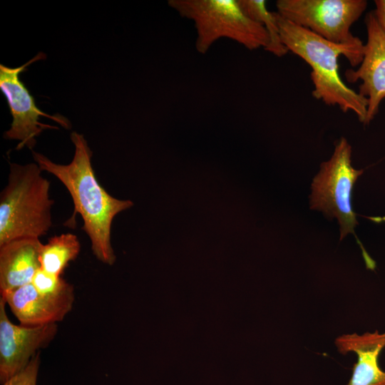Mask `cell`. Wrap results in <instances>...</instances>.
I'll use <instances>...</instances> for the list:
<instances>
[{
  "instance_id": "6da1fadb",
  "label": "cell",
  "mask_w": 385,
  "mask_h": 385,
  "mask_svg": "<svg viewBox=\"0 0 385 385\" xmlns=\"http://www.w3.org/2000/svg\"><path fill=\"white\" fill-rule=\"evenodd\" d=\"M71 140L75 152L70 163H56L32 150L34 160L42 171L52 174L64 185L74 205L72 217L76 213L81 216L82 230L91 240L94 256L112 266L116 260L111 244L113 220L119 212L131 207L133 202L113 197L98 183L91 164L92 151L83 135L73 131Z\"/></svg>"
},
{
  "instance_id": "7a4b0ae2",
  "label": "cell",
  "mask_w": 385,
  "mask_h": 385,
  "mask_svg": "<svg viewBox=\"0 0 385 385\" xmlns=\"http://www.w3.org/2000/svg\"><path fill=\"white\" fill-rule=\"evenodd\" d=\"M283 44L312 68V96L328 106H337L342 111L354 112L364 125L367 98L349 88L339 74L338 58L343 55L351 66L362 61L364 43L338 44L300 27L275 12Z\"/></svg>"
},
{
  "instance_id": "3957f363",
  "label": "cell",
  "mask_w": 385,
  "mask_h": 385,
  "mask_svg": "<svg viewBox=\"0 0 385 385\" xmlns=\"http://www.w3.org/2000/svg\"><path fill=\"white\" fill-rule=\"evenodd\" d=\"M36 163H10L0 194V247L17 239L38 238L52 227L50 182Z\"/></svg>"
},
{
  "instance_id": "277c9868",
  "label": "cell",
  "mask_w": 385,
  "mask_h": 385,
  "mask_svg": "<svg viewBox=\"0 0 385 385\" xmlns=\"http://www.w3.org/2000/svg\"><path fill=\"white\" fill-rule=\"evenodd\" d=\"M168 5L180 16L193 21L195 48L202 54L222 38L249 50L265 49L269 44L265 27L243 11L238 0H170Z\"/></svg>"
},
{
  "instance_id": "5b68a950",
  "label": "cell",
  "mask_w": 385,
  "mask_h": 385,
  "mask_svg": "<svg viewBox=\"0 0 385 385\" xmlns=\"http://www.w3.org/2000/svg\"><path fill=\"white\" fill-rule=\"evenodd\" d=\"M351 147L342 137L337 141L331 158L321 164L313 179L310 207L322 211L327 217H336L340 226V240L354 233L358 225L351 205L354 185L363 170L351 165Z\"/></svg>"
},
{
  "instance_id": "8992f818",
  "label": "cell",
  "mask_w": 385,
  "mask_h": 385,
  "mask_svg": "<svg viewBox=\"0 0 385 385\" xmlns=\"http://www.w3.org/2000/svg\"><path fill=\"white\" fill-rule=\"evenodd\" d=\"M367 6L365 0H278L277 13L292 23L338 44L363 41L351 26Z\"/></svg>"
},
{
  "instance_id": "52a82bcc",
  "label": "cell",
  "mask_w": 385,
  "mask_h": 385,
  "mask_svg": "<svg viewBox=\"0 0 385 385\" xmlns=\"http://www.w3.org/2000/svg\"><path fill=\"white\" fill-rule=\"evenodd\" d=\"M46 58L43 53H38L24 65L10 68L0 64V89L5 96L13 120L10 128L4 134V138L16 140L19 143L16 149L24 147L32 149L36 143V138L46 129H58L57 126L40 122L41 116L51 119L65 128L69 129V120L60 115H49L40 110L33 96L21 81L20 75L26 67L38 60Z\"/></svg>"
},
{
  "instance_id": "ba28073f",
  "label": "cell",
  "mask_w": 385,
  "mask_h": 385,
  "mask_svg": "<svg viewBox=\"0 0 385 385\" xmlns=\"http://www.w3.org/2000/svg\"><path fill=\"white\" fill-rule=\"evenodd\" d=\"M6 302L0 297V383L24 369L42 348L55 338L56 324H15L9 319Z\"/></svg>"
},
{
  "instance_id": "9c48e42d",
  "label": "cell",
  "mask_w": 385,
  "mask_h": 385,
  "mask_svg": "<svg viewBox=\"0 0 385 385\" xmlns=\"http://www.w3.org/2000/svg\"><path fill=\"white\" fill-rule=\"evenodd\" d=\"M367 41L364 56L356 70L345 71L347 81L360 80L359 93L367 98V113L364 125L369 124L379 111L385 98V32L380 26L374 11L365 17Z\"/></svg>"
},
{
  "instance_id": "30bf717a",
  "label": "cell",
  "mask_w": 385,
  "mask_h": 385,
  "mask_svg": "<svg viewBox=\"0 0 385 385\" xmlns=\"http://www.w3.org/2000/svg\"><path fill=\"white\" fill-rule=\"evenodd\" d=\"M21 324L41 326L62 321L72 309L75 297H54L38 292L31 283L1 292Z\"/></svg>"
},
{
  "instance_id": "8fae6325",
  "label": "cell",
  "mask_w": 385,
  "mask_h": 385,
  "mask_svg": "<svg viewBox=\"0 0 385 385\" xmlns=\"http://www.w3.org/2000/svg\"><path fill=\"white\" fill-rule=\"evenodd\" d=\"M334 344L340 354L357 355L347 385H385V371L379 364V354L385 348V332L343 334L336 338Z\"/></svg>"
},
{
  "instance_id": "7c38bea8",
  "label": "cell",
  "mask_w": 385,
  "mask_h": 385,
  "mask_svg": "<svg viewBox=\"0 0 385 385\" xmlns=\"http://www.w3.org/2000/svg\"><path fill=\"white\" fill-rule=\"evenodd\" d=\"M42 245L38 238H22L0 247V292L31 282L41 268Z\"/></svg>"
},
{
  "instance_id": "4fadbf2b",
  "label": "cell",
  "mask_w": 385,
  "mask_h": 385,
  "mask_svg": "<svg viewBox=\"0 0 385 385\" xmlns=\"http://www.w3.org/2000/svg\"><path fill=\"white\" fill-rule=\"evenodd\" d=\"M81 251L78 237L65 233L51 237L43 245L40 253L41 268L46 272L61 276L68 263L75 260Z\"/></svg>"
},
{
  "instance_id": "5bb4252c",
  "label": "cell",
  "mask_w": 385,
  "mask_h": 385,
  "mask_svg": "<svg viewBox=\"0 0 385 385\" xmlns=\"http://www.w3.org/2000/svg\"><path fill=\"white\" fill-rule=\"evenodd\" d=\"M243 11L252 20L262 24L269 36V44L265 49L274 56L281 57L288 52L283 44L275 12H270L264 0H238Z\"/></svg>"
},
{
  "instance_id": "9a60e30c",
  "label": "cell",
  "mask_w": 385,
  "mask_h": 385,
  "mask_svg": "<svg viewBox=\"0 0 385 385\" xmlns=\"http://www.w3.org/2000/svg\"><path fill=\"white\" fill-rule=\"evenodd\" d=\"M35 289L43 294L54 297H74L72 284L61 276L46 272L40 268L34 275L31 282Z\"/></svg>"
},
{
  "instance_id": "2e32d148",
  "label": "cell",
  "mask_w": 385,
  "mask_h": 385,
  "mask_svg": "<svg viewBox=\"0 0 385 385\" xmlns=\"http://www.w3.org/2000/svg\"><path fill=\"white\" fill-rule=\"evenodd\" d=\"M40 361V354L38 352L24 369L11 376L2 385H37Z\"/></svg>"
},
{
  "instance_id": "e0dca14e",
  "label": "cell",
  "mask_w": 385,
  "mask_h": 385,
  "mask_svg": "<svg viewBox=\"0 0 385 385\" xmlns=\"http://www.w3.org/2000/svg\"><path fill=\"white\" fill-rule=\"evenodd\" d=\"M375 10L374 11L376 18L385 32V0L374 1Z\"/></svg>"
}]
</instances>
